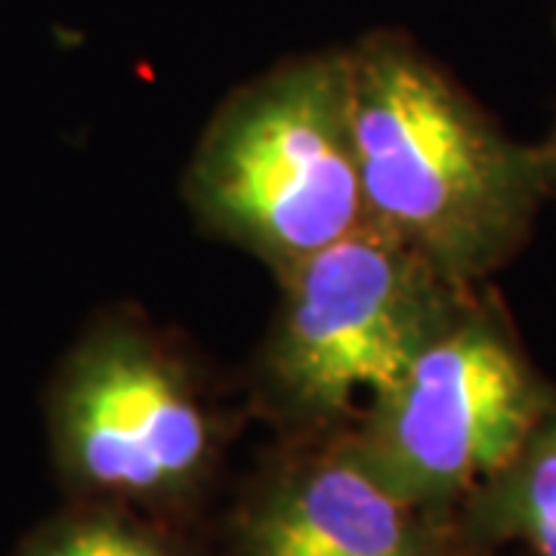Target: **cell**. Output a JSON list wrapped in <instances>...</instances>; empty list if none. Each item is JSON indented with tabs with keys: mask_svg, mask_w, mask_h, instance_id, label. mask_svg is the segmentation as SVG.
Here are the masks:
<instances>
[{
	"mask_svg": "<svg viewBox=\"0 0 556 556\" xmlns=\"http://www.w3.org/2000/svg\"><path fill=\"white\" fill-rule=\"evenodd\" d=\"M346 53L368 223L452 281L485 285L554 201L544 142L510 137L405 31L380 28Z\"/></svg>",
	"mask_w": 556,
	"mask_h": 556,
	"instance_id": "cell-1",
	"label": "cell"
},
{
	"mask_svg": "<svg viewBox=\"0 0 556 556\" xmlns=\"http://www.w3.org/2000/svg\"><path fill=\"white\" fill-rule=\"evenodd\" d=\"M186 199L278 278L365 226L350 53L294 56L239 87L195 146Z\"/></svg>",
	"mask_w": 556,
	"mask_h": 556,
	"instance_id": "cell-2",
	"label": "cell"
},
{
	"mask_svg": "<svg viewBox=\"0 0 556 556\" xmlns=\"http://www.w3.org/2000/svg\"><path fill=\"white\" fill-rule=\"evenodd\" d=\"M281 288L266 380L303 415L338 417L368 412L482 285L452 281L365 223L285 273Z\"/></svg>",
	"mask_w": 556,
	"mask_h": 556,
	"instance_id": "cell-3",
	"label": "cell"
},
{
	"mask_svg": "<svg viewBox=\"0 0 556 556\" xmlns=\"http://www.w3.org/2000/svg\"><path fill=\"white\" fill-rule=\"evenodd\" d=\"M556 390L482 285L365 412L358 455L427 514L467 504L519 455Z\"/></svg>",
	"mask_w": 556,
	"mask_h": 556,
	"instance_id": "cell-4",
	"label": "cell"
},
{
	"mask_svg": "<svg viewBox=\"0 0 556 556\" xmlns=\"http://www.w3.org/2000/svg\"><path fill=\"white\" fill-rule=\"evenodd\" d=\"M53 430L68 470L118 495L177 492L211 452V417L186 365L149 328L118 318L68 350Z\"/></svg>",
	"mask_w": 556,
	"mask_h": 556,
	"instance_id": "cell-5",
	"label": "cell"
},
{
	"mask_svg": "<svg viewBox=\"0 0 556 556\" xmlns=\"http://www.w3.org/2000/svg\"><path fill=\"white\" fill-rule=\"evenodd\" d=\"M427 517L353 445L288 479L248 538L251 556H433Z\"/></svg>",
	"mask_w": 556,
	"mask_h": 556,
	"instance_id": "cell-6",
	"label": "cell"
},
{
	"mask_svg": "<svg viewBox=\"0 0 556 556\" xmlns=\"http://www.w3.org/2000/svg\"><path fill=\"white\" fill-rule=\"evenodd\" d=\"M467 519L477 538L556 556V399L519 455L467 501Z\"/></svg>",
	"mask_w": 556,
	"mask_h": 556,
	"instance_id": "cell-7",
	"label": "cell"
},
{
	"mask_svg": "<svg viewBox=\"0 0 556 556\" xmlns=\"http://www.w3.org/2000/svg\"><path fill=\"white\" fill-rule=\"evenodd\" d=\"M25 556H177L159 538L118 517L68 519L40 535Z\"/></svg>",
	"mask_w": 556,
	"mask_h": 556,
	"instance_id": "cell-8",
	"label": "cell"
},
{
	"mask_svg": "<svg viewBox=\"0 0 556 556\" xmlns=\"http://www.w3.org/2000/svg\"><path fill=\"white\" fill-rule=\"evenodd\" d=\"M544 142V149H547V159H551V170H554V201H556V121L554 127H551V134L541 139Z\"/></svg>",
	"mask_w": 556,
	"mask_h": 556,
	"instance_id": "cell-9",
	"label": "cell"
}]
</instances>
